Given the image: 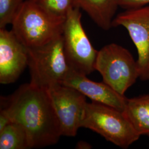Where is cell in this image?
Segmentation results:
<instances>
[{
	"instance_id": "obj_3",
	"label": "cell",
	"mask_w": 149,
	"mask_h": 149,
	"mask_svg": "<svg viewBox=\"0 0 149 149\" xmlns=\"http://www.w3.org/2000/svg\"><path fill=\"white\" fill-rule=\"evenodd\" d=\"M27 48L30 83L45 90L61 84L71 69L64 51L63 36L42 46Z\"/></svg>"
},
{
	"instance_id": "obj_4",
	"label": "cell",
	"mask_w": 149,
	"mask_h": 149,
	"mask_svg": "<svg viewBox=\"0 0 149 149\" xmlns=\"http://www.w3.org/2000/svg\"><path fill=\"white\" fill-rule=\"evenodd\" d=\"M82 127L94 131L123 149L140 137L124 112L96 102L87 103Z\"/></svg>"
},
{
	"instance_id": "obj_14",
	"label": "cell",
	"mask_w": 149,
	"mask_h": 149,
	"mask_svg": "<svg viewBox=\"0 0 149 149\" xmlns=\"http://www.w3.org/2000/svg\"><path fill=\"white\" fill-rule=\"evenodd\" d=\"M50 15L65 19L70 11L79 6L77 0H31Z\"/></svg>"
},
{
	"instance_id": "obj_7",
	"label": "cell",
	"mask_w": 149,
	"mask_h": 149,
	"mask_svg": "<svg viewBox=\"0 0 149 149\" xmlns=\"http://www.w3.org/2000/svg\"><path fill=\"white\" fill-rule=\"evenodd\" d=\"M63 136H74L81 128L87 102L86 96L69 86L57 84L47 90Z\"/></svg>"
},
{
	"instance_id": "obj_16",
	"label": "cell",
	"mask_w": 149,
	"mask_h": 149,
	"mask_svg": "<svg viewBox=\"0 0 149 149\" xmlns=\"http://www.w3.org/2000/svg\"><path fill=\"white\" fill-rule=\"evenodd\" d=\"M119 6L127 10L149 5V0H117Z\"/></svg>"
},
{
	"instance_id": "obj_12",
	"label": "cell",
	"mask_w": 149,
	"mask_h": 149,
	"mask_svg": "<svg viewBox=\"0 0 149 149\" xmlns=\"http://www.w3.org/2000/svg\"><path fill=\"white\" fill-rule=\"evenodd\" d=\"M123 112L140 136H149V95L128 98Z\"/></svg>"
},
{
	"instance_id": "obj_15",
	"label": "cell",
	"mask_w": 149,
	"mask_h": 149,
	"mask_svg": "<svg viewBox=\"0 0 149 149\" xmlns=\"http://www.w3.org/2000/svg\"><path fill=\"white\" fill-rule=\"evenodd\" d=\"M24 0H0V29L12 24Z\"/></svg>"
},
{
	"instance_id": "obj_13",
	"label": "cell",
	"mask_w": 149,
	"mask_h": 149,
	"mask_svg": "<svg viewBox=\"0 0 149 149\" xmlns=\"http://www.w3.org/2000/svg\"><path fill=\"white\" fill-rule=\"evenodd\" d=\"M31 149L29 138L24 128L12 122L0 132V149Z\"/></svg>"
},
{
	"instance_id": "obj_9",
	"label": "cell",
	"mask_w": 149,
	"mask_h": 149,
	"mask_svg": "<svg viewBox=\"0 0 149 149\" xmlns=\"http://www.w3.org/2000/svg\"><path fill=\"white\" fill-rule=\"evenodd\" d=\"M28 48L13 32L0 29V83L15 82L28 66Z\"/></svg>"
},
{
	"instance_id": "obj_5",
	"label": "cell",
	"mask_w": 149,
	"mask_h": 149,
	"mask_svg": "<svg viewBox=\"0 0 149 149\" xmlns=\"http://www.w3.org/2000/svg\"><path fill=\"white\" fill-rule=\"evenodd\" d=\"M95 68L101 74L103 82L123 96L140 76L137 60L128 49L115 43L98 52Z\"/></svg>"
},
{
	"instance_id": "obj_2",
	"label": "cell",
	"mask_w": 149,
	"mask_h": 149,
	"mask_svg": "<svg viewBox=\"0 0 149 149\" xmlns=\"http://www.w3.org/2000/svg\"><path fill=\"white\" fill-rule=\"evenodd\" d=\"M65 19L49 15L31 0L24 1L12 23V31L27 48L37 47L63 34Z\"/></svg>"
},
{
	"instance_id": "obj_8",
	"label": "cell",
	"mask_w": 149,
	"mask_h": 149,
	"mask_svg": "<svg viewBox=\"0 0 149 149\" xmlns=\"http://www.w3.org/2000/svg\"><path fill=\"white\" fill-rule=\"evenodd\" d=\"M118 26L127 30L137 49L139 79L149 81V5L128 9L118 15L112 27Z\"/></svg>"
},
{
	"instance_id": "obj_17",
	"label": "cell",
	"mask_w": 149,
	"mask_h": 149,
	"mask_svg": "<svg viewBox=\"0 0 149 149\" xmlns=\"http://www.w3.org/2000/svg\"><path fill=\"white\" fill-rule=\"evenodd\" d=\"M12 122L11 118L5 108H1L0 112V132Z\"/></svg>"
},
{
	"instance_id": "obj_18",
	"label": "cell",
	"mask_w": 149,
	"mask_h": 149,
	"mask_svg": "<svg viewBox=\"0 0 149 149\" xmlns=\"http://www.w3.org/2000/svg\"><path fill=\"white\" fill-rule=\"evenodd\" d=\"M76 148L78 149H90L92 148V146L86 141H80L77 143Z\"/></svg>"
},
{
	"instance_id": "obj_11",
	"label": "cell",
	"mask_w": 149,
	"mask_h": 149,
	"mask_svg": "<svg viewBox=\"0 0 149 149\" xmlns=\"http://www.w3.org/2000/svg\"><path fill=\"white\" fill-rule=\"evenodd\" d=\"M77 5L102 29L112 27L114 16L117 10V0H77Z\"/></svg>"
},
{
	"instance_id": "obj_1",
	"label": "cell",
	"mask_w": 149,
	"mask_h": 149,
	"mask_svg": "<svg viewBox=\"0 0 149 149\" xmlns=\"http://www.w3.org/2000/svg\"><path fill=\"white\" fill-rule=\"evenodd\" d=\"M5 99L2 108L12 122L24 128L31 148H44L58 143L62 136L61 130L47 90L26 84Z\"/></svg>"
},
{
	"instance_id": "obj_6",
	"label": "cell",
	"mask_w": 149,
	"mask_h": 149,
	"mask_svg": "<svg viewBox=\"0 0 149 149\" xmlns=\"http://www.w3.org/2000/svg\"><path fill=\"white\" fill-rule=\"evenodd\" d=\"M80 7L70 11L63 32L64 51L70 67L87 75L95 70L98 52L92 46L81 23Z\"/></svg>"
},
{
	"instance_id": "obj_10",
	"label": "cell",
	"mask_w": 149,
	"mask_h": 149,
	"mask_svg": "<svg viewBox=\"0 0 149 149\" xmlns=\"http://www.w3.org/2000/svg\"><path fill=\"white\" fill-rule=\"evenodd\" d=\"M87 75L71 68L61 84L74 88L92 101L106 104L124 112L128 98L118 93L104 82H97L88 79Z\"/></svg>"
}]
</instances>
